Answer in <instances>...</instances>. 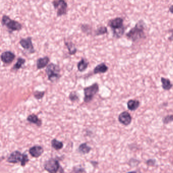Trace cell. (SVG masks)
I'll use <instances>...</instances> for the list:
<instances>
[{"mask_svg":"<svg viewBox=\"0 0 173 173\" xmlns=\"http://www.w3.org/2000/svg\"><path fill=\"white\" fill-rule=\"evenodd\" d=\"M169 32L171 34V35L170 37H169L168 40L170 41H173V29H170V30H169Z\"/></svg>","mask_w":173,"mask_h":173,"instance_id":"4dcf8cb0","label":"cell"},{"mask_svg":"<svg viewBox=\"0 0 173 173\" xmlns=\"http://www.w3.org/2000/svg\"><path fill=\"white\" fill-rule=\"evenodd\" d=\"M23 154L19 151H14L11 153L7 159V161L11 163H17L21 161Z\"/></svg>","mask_w":173,"mask_h":173,"instance_id":"8fae6325","label":"cell"},{"mask_svg":"<svg viewBox=\"0 0 173 173\" xmlns=\"http://www.w3.org/2000/svg\"><path fill=\"white\" fill-rule=\"evenodd\" d=\"M16 58V54L11 51H4L1 55V61L5 64H10L15 60Z\"/></svg>","mask_w":173,"mask_h":173,"instance_id":"9c48e42d","label":"cell"},{"mask_svg":"<svg viewBox=\"0 0 173 173\" xmlns=\"http://www.w3.org/2000/svg\"><path fill=\"white\" fill-rule=\"evenodd\" d=\"M64 44L68 49L69 54L71 55H75L76 53L78 50H77L76 46H75V44L74 43L72 42V41H66L65 40Z\"/></svg>","mask_w":173,"mask_h":173,"instance_id":"5bb4252c","label":"cell"},{"mask_svg":"<svg viewBox=\"0 0 173 173\" xmlns=\"http://www.w3.org/2000/svg\"><path fill=\"white\" fill-rule=\"evenodd\" d=\"M50 61V58L47 56H44L43 58H40L37 60L36 66L38 70L42 69L47 66Z\"/></svg>","mask_w":173,"mask_h":173,"instance_id":"4fadbf2b","label":"cell"},{"mask_svg":"<svg viewBox=\"0 0 173 173\" xmlns=\"http://www.w3.org/2000/svg\"><path fill=\"white\" fill-rule=\"evenodd\" d=\"M44 169L49 173H57L61 166L58 160L55 158H50L44 163Z\"/></svg>","mask_w":173,"mask_h":173,"instance_id":"8992f818","label":"cell"},{"mask_svg":"<svg viewBox=\"0 0 173 173\" xmlns=\"http://www.w3.org/2000/svg\"><path fill=\"white\" fill-rule=\"evenodd\" d=\"M124 20L121 17H118L110 19L108 22V26L112 30L120 29L124 27Z\"/></svg>","mask_w":173,"mask_h":173,"instance_id":"ba28073f","label":"cell"},{"mask_svg":"<svg viewBox=\"0 0 173 173\" xmlns=\"http://www.w3.org/2000/svg\"><path fill=\"white\" fill-rule=\"evenodd\" d=\"M161 82L162 83V87L165 90H169L172 88L173 85L169 79L161 77Z\"/></svg>","mask_w":173,"mask_h":173,"instance_id":"ffe728a7","label":"cell"},{"mask_svg":"<svg viewBox=\"0 0 173 173\" xmlns=\"http://www.w3.org/2000/svg\"><path fill=\"white\" fill-rule=\"evenodd\" d=\"M91 150H92V148L90 147V146H88L85 143L80 144L78 148L79 152L83 155L88 154L90 152Z\"/></svg>","mask_w":173,"mask_h":173,"instance_id":"7402d4cb","label":"cell"},{"mask_svg":"<svg viewBox=\"0 0 173 173\" xmlns=\"http://www.w3.org/2000/svg\"><path fill=\"white\" fill-rule=\"evenodd\" d=\"M108 33V29L105 26H101L95 31V36H102Z\"/></svg>","mask_w":173,"mask_h":173,"instance_id":"d4e9b609","label":"cell"},{"mask_svg":"<svg viewBox=\"0 0 173 173\" xmlns=\"http://www.w3.org/2000/svg\"><path fill=\"white\" fill-rule=\"evenodd\" d=\"M172 121H173V115H167L165 117H163V124H167Z\"/></svg>","mask_w":173,"mask_h":173,"instance_id":"83f0119b","label":"cell"},{"mask_svg":"<svg viewBox=\"0 0 173 173\" xmlns=\"http://www.w3.org/2000/svg\"><path fill=\"white\" fill-rule=\"evenodd\" d=\"M44 152V149L39 145H35L30 148L29 153L31 156L34 158H38Z\"/></svg>","mask_w":173,"mask_h":173,"instance_id":"7c38bea8","label":"cell"},{"mask_svg":"<svg viewBox=\"0 0 173 173\" xmlns=\"http://www.w3.org/2000/svg\"><path fill=\"white\" fill-rule=\"evenodd\" d=\"M118 121L120 123L124 126H129L132 122V117L129 112L124 111L119 114L118 116Z\"/></svg>","mask_w":173,"mask_h":173,"instance_id":"30bf717a","label":"cell"},{"mask_svg":"<svg viewBox=\"0 0 173 173\" xmlns=\"http://www.w3.org/2000/svg\"><path fill=\"white\" fill-rule=\"evenodd\" d=\"M52 147L55 150H61L64 147V144L62 142L59 141L56 139H53L51 142Z\"/></svg>","mask_w":173,"mask_h":173,"instance_id":"cb8c5ba5","label":"cell"},{"mask_svg":"<svg viewBox=\"0 0 173 173\" xmlns=\"http://www.w3.org/2000/svg\"><path fill=\"white\" fill-rule=\"evenodd\" d=\"M29 161V158H28L27 155L26 153H23V156H22V160L21 161V166H26L27 163H28Z\"/></svg>","mask_w":173,"mask_h":173,"instance_id":"f1b7e54d","label":"cell"},{"mask_svg":"<svg viewBox=\"0 0 173 173\" xmlns=\"http://www.w3.org/2000/svg\"><path fill=\"white\" fill-rule=\"evenodd\" d=\"M146 29V24L143 20H140L134 27H132L126 34L127 39L135 42L140 39H145L146 34L145 30Z\"/></svg>","mask_w":173,"mask_h":173,"instance_id":"6da1fadb","label":"cell"},{"mask_svg":"<svg viewBox=\"0 0 173 173\" xmlns=\"http://www.w3.org/2000/svg\"><path fill=\"white\" fill-rule=\"evenodd\" d=\"M69 98H70V100L72 102H73L79 101V97L77 95L76 92H71L70 95H69Z\"/></svg>","mask_w":173,"mask_h":173,"instance_id":"4316f807","label":"cell"},{"mask_svg":"<svg viewBox=\"0 0 173 173\" xmlns=\"http://www.w3.org/2000/svg\"><path fill=\"white\" fill-rule=\"evenodd\" d=\"M98 91H99V86L97 83L92 84V85L84 88V102L89 103L92 100L93 97L98 92Z\"/></svg>","mask_w":173,"mask_h":173,"instance_id":"5b68a950","label":"cell"},{"mask_svg":"<svg viewBox=\"0 0 173 173\" xmlns=\"http://www.w3.org/2000/svg\"><path fill=\"white\" fill-rule=\"evenodd\" d=\"M26 62V60L24 58H21V57H19L17 58L16 63L14 65L12 69L13 70H16V71L18 70L19 69L22 68V66L25 64Z\"/></svg>","mask_w":173,"mask_h":173,"instance_id":"603a6c76","label":"cell"},{"mask_svg":"<svg viewBox=\"0 0 173 173\" xmlns=\"http://www.w3.org/2000/svg\"><path fill=\"white\" fill-rule=\"evenodd\" d=\"M146 163L148 166H154L156 163V160L153 159H150L146 161Z\"/></svg>","mask_w":173,"mask_h":173,"instance_id":"f546056e","label":"cell"},{"mask_svg":"<svg viewBox=\"0 0 173 173\" xmlns=\"http://www.w3.org/2000/svg\"><path fill=\"white\" fill-rule=\"evenodd\" d=\"M45 93V92L44 91L41 92V91L37 90V91H35V92H34V93H33V95H34L35 98L37 99V100H40V99H42L44 97Z\"/></svg>","mask_w":173,"mask_h":173,"instance_id":"484cf974","label":"cell"},{"mask_svg":"<svg viewBox=\"0 0 173 173\" xmlns=\"http://www.w3.org/2000/svg\"><path fill=\"white\" fill-rule=\"evenodd\" d=\"M140 105V103L138 100H130L127 103V108L132 111H134L137 109Z\"/></svg>","mask_w":173,"mask_h":173,"instance_id":"ac0fdd59","label":"cell"},{"mask_svg":"<svg viewBox=\"0 0 173 173\" xmlns=\"http://www.w3.org/2000/svg\"><path fill=\"white\" fill-rule=\"evenodd\" d=\"M52 4L54 9L56 10V16L58 17L66 14L68 5L66 0H53L52 2Z\"/></svg>","mask_w":173,"mask_h":173,"instance_id":"277c9868","label":"cell"},{"mask_svg":"<svg viewBox=\"0 0 173 173\" xmlns=\"http://www.w3.org/2000/svg\"><path fill=\"white\" fill-rule=\"evenodd\" d=\"M108 67L106 65L105 63H101L100 64L97 65L95 69H93V73L95 74H103L105 73L108 70Z\"/></svg>","mask_w":173,"mask_h":173,"instance_id":"9a60e30c","label":"cell"},{"mask_svg":"<svg viewBox=\"0 0 173 173\" xmlns=\"http://www.w3.org/2000/svg\"><path fill=\"white\" fill-rule=\"evenodd\" d=\"M45 71L47 75L48 79L51 82L57 81L61 77L60 66L54 63L49 64L46 67Z\"/></svg>","mask_w":173,"mask_h":173,"instance_id":"3957f363","label":"cell"},{"mask_svg":"<svg viewBox=\"0 0 173 173\" xmlns=\"http://www.w3.org/2000/svg\"><path fill=\"white\" fill-rule=\"evenodd\" d=\"M169 11H170L172 14H173V5L171 6L170 8H169Z\"/></svg>","mask_w":173,"mask_h":173,"instance_id":"1f68e13d","label":"cell"},{"mask_svg":"<svg viewBox=\"0 0 173 173\" xmlns=\"http://www.w3.org/2000/svg\"><path fill=\"white\" fill-rule=\"evenodd\" d=\"M125 31H126V28L124 27V26L121 27L120 29L112 30L113 37L116 39H119L123 36Z\"/></svg>","mask_w":173,"mask_h":173,"instance_id":"d6986e66","label":"cell"},{"mask_svg":"<svg viewBox=\"0 0 173 173\" xmlns=\"http://www.w3.org/2000/svg\"><path fill=\"white\" fill-rule=\"evenodd\" d=\"M89 62L87 61L86 59L84 58H82L80 61L77 64V68L79 71L83 72L85 71L88 68Z\"/></svg>","mask_w":173,"mask_h":173,"instance_id":"e0dca14e","label":"cell"},{"mask_svg":"<svg viewBox=\"0 0 173 173\" xmlns=\"http://www.w3.org/2000/svg\"><path fill=\"white\" fill-rule=\"evenodd\" d=\"M1 24L3 27H6L10 33L15 31H20L22 30V25L18 21L12 19L7 15H3L1 20Z\"/></svg>","mask_w":173,"mask_h":173,"instance_id":"7a4b0ae2","label":"cell"},{"mask_svg":"<svg viewBox=\"0 0 173 173\" xmlns=\"http://www.w3.org/2000/svg\"><path fill=\"white\" fill-rule=\"evenodd\" d=\"M80 29L82 32L86 34L87 36L90 35L92 33V28L90 24H81L80 26Z\"/></svg>","mask_w":173,"mask_h":173,"instance_id":"44dd1931","label":"cell"},{"mask_svg":"<svg viewBox=\"0 0 173 173\" xmlns=\"http://www.w3.org/2000/svg\"><path fill=\"white\" fill-rule=\"evenodd\" d=\"M27 120L30 123L36 124L38 126H41L42 125V121L39 119L38 116L35 115V114H32L28 116Z\"/></svg>","mask_w":173,"mask_h":173,"instance_id":"2e32d148","label":"cell"},{"mask_svg":"<svg viewBox=\"0 0 173 173\" xmlns=\"http://www.w3.org/2000/svg\"><path fill=\"white\" fill-rule=\"evenodd\" d=\"M19 43L22 48L29 53L33 54L36 52L33 43L32 37H27L26 38H21L20 41H19Z\"/></svg>","mask_w":173,"mask_h":173,"instance_id":"52a82bcc","label":"cell"}]
</instances>
